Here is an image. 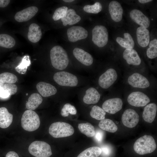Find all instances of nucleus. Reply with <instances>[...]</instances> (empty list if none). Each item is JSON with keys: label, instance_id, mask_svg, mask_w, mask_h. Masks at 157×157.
<instances>
[{"label": "nucleus", "instance_id": "f257e3e1", "mask_svg": "<svg viewBox=\"0 0 157 157\" xmlns=\"http://www.w3.org/2000/svg\"><path fill=\"white\" fill-rule=\"evenodd\" d=\"M50 57L52 65L56 69H64L68 65L69 60L67 53L61 46L56 45L51 49Z\"/></svg>", "mask_w": 157, "mask_h": 157}, {"label": "nucleus", "instance_id": "f03ea898", "mask_svg": "<svg viewBox=\"0 0 157 157\" xmlns=\"http://www.w3.org/2000/svg\"><path fill=\"white\" fill-rule=\"evenodd\" d=\"M156 147L153 138L147 135H145L137 140L133 146L135 152L140 155L151 153L155 150Z\"/></svg>", "mask_w": 157, "mask_h": 157}, {"label": "nucleus", "instance_id": "7ed1b4c3", "mask_svg": "<svg viewBox=\"0 0 157 157\" xmlns=\"http://www.w3.org/2000/svg\"><path fill=\"white\" fill-rule=\"evenodd\" d=\"M49 134L56 138L66 137L72 135L74 129L69 124L63 122H54L50 126L49 130Z\"/></svg>", "mask_w": 157, "mask_h": 157}, {"label": "nucleus", "instance_id": "20e7f679", "mask_svg": "<svg viewBox=\"0 0 157 157\" xmlns=\"http://www.w3.org/2000/svg\"><path fill=\"white\" fill-rule=\"evenodd\" d=\"M21 122L23 129L30 132L36 130L40 125V119L38 114L33 110H28L23 113Z\"/></svg>", "mask_w": 157, "mask_h": 157}, {"label": "nucleus", "instance_id": "39448f33", "mask_svg": "<svg viewBox=\"0 0 157 157\" xmlns=\"http://www.w3.org/2000/svg\"><path fill=\"white\" fill-rule=\"evenodd\" d=\"M28 151L31 154L35 157H49L52 154L50 145L42 141L32 142L29 146Z\"/></svg>", "mask_w": 157, "mask_h": 157}, {"label": "nucleus", "instance_id": "423d86ee", "mask_svg": "<svg viewBox=\"0 0 157 157\" xmlns=\"http://www.w3.org/2000/svg\"><path fill=\"white\" fill-rule=\"evenodd\" d=\"M92 40L98 47H103L107 44L108 34L105 26L101 25L95 26L92 30Z\"/></svg>", "mask_w": 157, "mask_h": 157}, {"label": "nucleus", "instance_id": "0eeeda50", "mask_svg": "<svg viewBox=\"0 0 157 157\" xmlns=\"http://www.w3.org/2000/svg\"><path fill=\"white\" fill-rule=\"evenodd\" d=\"M53 79L57 83L62 86L74 87L78 83L76 76L65 71L56 72L54 74Z\"/></svg>", "mask_w": 157, "mask_h": 157}, {"label": "nucleus", "instance_id": "6e6552de", "mask_svg": "<svg viewBox=\"0 0 157 157\" xmlns=\"http://www.w3.org/2000/svg\"><path fill=\"white\" fill-rule=\"evenodd\" d=\"M117 78V74L116 70L113 68H110L100 76L98 83L102 88L107 89L115 83Z\"/></svg>", "mask_w": 157, "mask_h": 157}, {"label": "nucleus", "instance_id": "1a4fd4ad", "mask_svg": "<svg viewBox=\"0 0 157 157\" xmlns=\"http://www.w3.org/2000/svg\"><path fill=\"white\" fill-rule=\"evenodd\" d=\"M127 101L131 106L135 107H142L146 106L150 101L148 97L139 91L132 92L128 96Z\"/></svg>", "mask_w": 157, "mask_h": 157}, {"label": "nucleus", "instance_id": "9d476101", "mask_svg": "<svg viewBox=\"0 0 157 157\" xmlns=\"http://www.w3.org/2000/svg\"><path fill=\"white\" fill-rule=\"evenodd\" d=\"M67 35L69 41L75 42L86 38L88 35L87 31L80 26H74L69 28Z\"/></svg>", "mask_w": 157, "mask_h": 157}, {"label": "nucleus", "instance_id": "9b49d317", "mask_svg": "<svg viewBox=\"0 0 157 157\" xmlns=\"http://www.w3.org/2000/svg\"><path fill=\"white\" fill-rule=\"evenodd\" d=\"M139 116L133 109H128L123 113L122 117L123 124L126 126L132 128L136 126L139 121Z\"/></svg>", "mask_w": 157, "mask_h": 157}, {"label": "nucleus", "instance_id": "f8f14e48", "mask_svg": "<svg viewBox=\"0 0 157 157\" xmlns=\"http://www.w3.org/2000/svg\"><path fill=\"white\" fill-rule=\"evenodd\" d=\"M123 101L119 98H115L105 101L102 105V109L106 112L114 114L121 110L122 107Z\"/></svg>", "mask_w": 157, "mask_h": 157}, {"label": "nucleus", "instance_id": "ddd939ff", "mask_svg": "<svg viewBox=\"0 0 157 157\" xmlns=\"http://www.w3.org/2000/svg\"><path fill=\"white\" fill-rule=\"evenodd\" d=\"M129 84L134 88H144L150 85L148 79L141 74L135 73L130 75L128 79Z\"/></svg>", "mask_w": 157, "mask_h": 157}, {"label": "nucleus", "instance_id": "4468645a", "mask_svg": "<svg viewBox=\"0 0 157 157\" xmlns=\"http://www.w3.org/2000/svg\"><path fill=\"white\" fill-rule=\"evenodd\" d=\"M38 10L35 6H31L17 12L15 16V19L18 22L27 21L33 17Z\"/></svg>", "mask_w": 157, "mask_h": 157}, {"label": "nucleus", "instance_id": "2eb2a0df", "mask_svg": "<svg viewBox=\"0 0 157 157\" xmlns=\"http://www.w3.org/2000/svg\"><path fill=\"white\" fill-rule=\"evenodd\" d=\"M131 18L140 26L146 28L150 25V21L149 18L140 10L133 9L130 13Z\"/></svg>", "mask_w": 157, "mask_h": 157}, {"label": "nucleus", "instance_id": "dca6fc26", "mask_svg": "<svg viewBox=\"0 0 157 157\" xmlns=\"http://www.w3.org/2000/svg\"><path fill=\"white\" fill-rule=\"evenodd\" d=\"M108 10L113 20L116 22H118L121 20L123 10L119 2L115 1L110 2L109 5Z\"/></svg>", "mask_w": 157, "mask_h": 157}, {"label": "nucleus", "instance_id": "f3484780", "mask_svg": "<svg viewBox=\"0 0 157 157\" xmlns=\"http://www.w3.org/2000/svg\"><path fill=\"white\" fill-rule=\"evenodd\" d=\"M73 53L75 58L83 64L88 66L92 64L93 58L92 56L83 50L75 48L74 49Z\"/></svg>", "mask_w": 157, "mask_h": 157}, {"label": "nucleus", "instance_id": "a211bd4d", "mask_svg": "<svg viewBox=\"0 0 157 157\" xmlns=\"http://www.w3.org/2000/svg\"><path fill=\"white\" fill-rule=\"evenodd\" d=\"M123 58L129 65H139L141 60L137 52L133 49H126L123 53Z\"/></svg>", "mask_w": 157, "mask_h": 157}, {"label": "nucleus", "instance_id": "6ab92c4d", "mask_svg": "<svg viewBox=\"0 0 157 157\" xmlns=\"http://www.w3.org/2000/svg\"><path fill=\"white\" fill-rule=\"evenodd\" d=\"M36 88L40 94L44 97L54 95L57 92V90L54 86L44 82H40L38 83Z\"/></svg>", "mask_w": 157, "mask_h": 157}, {"label": "nucleus", "instance_id": "aec40b11", "mask_svg": "<svg viewBox=\"0 0 157 157\" xmlns=\"http://www.w3.org/2000/svg\"><path fill=\"white\" fill-rule=\"evenodd\" d=\"M137 42L141 47H147L149 44L150 40L149 32L146 28L140 26L136 30Z\"/></svg>", "mask_w": 157, "mask_h": 157}, {"label": "nucleus", "instance_id": "412c9836", "mask_svg": "<svg viewBox=\"0 0 157 157\" xmlns=\"http://www.w3.org/2000/svg\"><path fill=\"white\" fill-rule=\"evenodd\" d=\"M42 33L40 26L35 23L31 24L29 27L28 38L31 42L36 43L41 39Z\"/></svg>", "mask_w": 157, "mask_h": 157}, {"label": "nucleus", "instance_id": "4be33fe9", "mask_svg": "<svg viewBox=\"0 0 157 157\" xmlns=\"http://www.w3.org/2000/svg\"><path fill=\"white\" fill-rule=\"evenodd\" d=\"M157 110V105L155 104L151 103L146 106L142 115L144 121L148 123H152L155 118Z\"/></svg>", "mask_w": 157, "mask_h": 157}, {"label": "nucleus", "instance_id": "5701e85b", "mask_svg": "<svg viewBox=\"0 0 157 157\" xmlns=\"http://www.w3.org/2000/svg\"><path fill=\"white\" fill-rule=\"evenodd\" d=\"M100 97V94L94 88H90L85 91L83 98V101L87 104H94L97 103Z\"/></svg>", "mask_w": 157, "mask_h": 157}, {"label": "nucleus", "instance_id": "b1692460", "mask_svg": "<svg viewBox=\"0 0 157 157\" xmlns=\"http://www.w3.org/2000/svg\"><path fill=\"white\" fill-rule=\"evenodd\" d=\"M63 25L66 26L67 25H73L79 22L81 20V17L77 14L74 9L70 8L67 11L65 16L61 19Z\"/></svg>", "mask_w": 157, "mask_h": 157}, {"label": "nucleus", "instance_id": "393cba45", "mask_svg": "<svg viewBox=\"0 0 157 157\" xmlns=\"http://www.w3.org/2000/svg\"><path fill=\"white\" fill-rule=\"evenodd\" d=\"M13 115L5 107L0 108V127L5 129L8 127L13 120Z\"/></svg>", "mask_w": 157, "mask_h": 157}, {"label": "nucleus", "instance_id": "a878e982", "mask_svg": "<svg viewBox=\"0 0 157 157\" xmlns=\"http://www.w3.org/2000/svg\"><path fill=\"white\" fill-rule=\"evenodd\" d=\"M42 97L37 93H33L29 97L26 104V107L28 110H33L36 109L42 102Z\"/></svg>", "mask_w": 157, "mask_h": 157}, {"label": "nucleus", "instance_id": "bb28decb", "mask_svg": "<svg viewBox=\"0 0 157 157\" xmlns=\"http://www.w3.org/2000/svg\"><path fill=\"white\" fill-rule=\"evenodd\" d=\"M124 38L118 37L117 42L122 47L126 49H133L135 45L134 42L131 35L127 33H124Z\"/></svg>", "mask_w": 157, "mask_h": 157}, {"label": "nucleus", "instance_id": "cd10ccee", "mask_svg": "<svg viewBox=\"0 0 157 157\" xmlns=\"http://www.w3.org/2000/svg\"><path fill=\"white\" fill-rule=\"evenodd\" d=\"M99 126L101 129L111 133L115 132L118 129L114 122L108 119L101 120L99 123Z\"/></svg>", "mask_w": 157, "mask_h": 157}, {"label": "nucleus", "instance_id": "c85d7f7f", "mask_svg": "<svg viewBox=\"0 0 157 157\" xmlns=\"http://www.w3.org/2000/svg\"><path fill=\"white\" fill-rule=\"evenodd\" d=\"M78 129L83 134L89 137L94 136L95 131L94 126L89 123L79 124L78 125Z\"/></svg>", "mask_w": 157, "mask_h": 157}, {"label": "nucleus", "instance_id": "c756f323", "mask_svg": "<svg viewBox=\"0 0 157 157\" xmlns=\"http://www.w3.org/2000/svg\"><path fill=\"white\" fill-rule=\"evenodd\" d=\"M15 39L10 35L6 34H0V46L7 48L13 47L15 44Z\"/></svg>", "mask_w": 157, "mask_h": 157}, {"label": "nucleus", "instance_id": "7c9ffc66", "mask_svg": "<svg viewBox=\"0 0 157 157\" xmlns=\"http://www.w3.org/2000/svg\"><path fill=\"white\" fill-rule=\"evenodd\" d=\"M101 152L100 148L98 147H92L83 151L77 157H98Z\"/></svg>", "mask_w": 157, "mask_h": 157}, {"label": "nucleus", "instance_id": "2f4dec72", "mask_svg": "<svg viewBox=\"0 0 157 157\" xmlns=\"http://www.w3.org/2000/svg\"><path fill=\"white\" fill-rule=\"evenodd\" d=\"M106 114V112L102 108L96 105L92 107L90 113L92 118L98 120L104 119Z\"/></svg>", "mask_w": 157, "mask_h": 157}, {"label": "nucleus", "instance_id": "473e14b6", "mask_svg": "<svg viewBox=\"0 0 157 157\" xmlns=\"http://www.w3.org/2000/svg\"><path fill=\"white\" fill-rule=\"evenodd\" d=\"M17 80V77L13 74L5 72L0 74V82L2 83L13 84L16 83Z\"/></svg>", "mask_w": 157, "mask_h": 157}, {"label": "nucleus", "instance_id": "72a5a7b5", "mask_svg": "<svg viewBox=\"0 0 157 157\" xmlns=\"http://www.w3.org/2000/svg\"><path fill=\"white\" fill-rule=\"evenodd\" d=\"M149 48L147 50L146 54L150 59H154L157 56V40L155 39L149 43Z\"/></svg>", "mask_w": 157, "mask_h": 157}, {"label": "nucleus", "instance_id": "f704fd0d", "mask_svg": "<svg viewBox=\"0 0 157 157\" xmlns=\"http://www.w3.org/2000/svg\"><path fill=\"white\" fill-rule=\"evenodd\" d=\"M102 6L101 3L98 2H95L93 5H87L83 7L84 10L88 13L97 14L102 10Z\"/></svg>", "mask_w": 157, "mask_h": 157}, {"label": "nucleus", "instance_id": "c9c22d12", "mask_svg": "<svg viewBox=\"0 0 157 157\" xmlns=\"http://www.w3.org/2000/svg\"><path fill=\"white\" fill-rule=\"evenodd\" d=\"M77 110L75 107L69 103L65 104L61 111V115L64 117H67L69 113L72 115L76 114Z\"/></svg>", "mask_w": 157, "mask_h": 157}, {"label": "nucleus", "instance_id": "e433bc0d", "mask_svg": "<svg viewBox=\"0 0 157 157\" xmlns=\"http://www.w3.org/2000/svg\"><path fill=\"white\" fill-rule=\"evenodd\" d=\"M68 8L66 6H63L57 8L52 16L54 21H56L63 18L65 15Z\"/></svg>", "mask_w": 157, "mask_h": 157}, {"label": "nucleus", "instance_id": "4c0bfd02", "mask_svg": "<svg viewBox=\"0 0 157 157\" xmlns=\"http://www.w3.org/2000/svg\"><path fill=\"white\" fill-rule=\"evenodd\" d=\"M2 87L3 89L8 93L10 96L15 94L17 90V86L13 83H5Z\"/></svg>", "mask_w": 157, "mask_h": 157}, {"label": "nucleus", "instance_id": "58836bf2", "mask_svg": "<svg viewBox=\"0 0 157 157\" xmlns=\"http://www.w3.org/2000/svg\"><path fill=\"white\" fill-rule=\"evenodd\" d=\"M94 139L96 140L99 142H101L103 139V134L101 131H97L95 133L94 136Z\"/></svg>", "mask_w": 157, "mask_h": 157}, {"label": "nucleus", "instance_id": "ea45409f", "mask_svg": "<svg viewBox=\"0 0 157 157\" xmlns=\"http://www.w3.org/2000/svg\"><path fill=\"white\" fill-rule=\"evenodd\" d=\"M101 149L102 154L103 155L105 156H108L109 155L110 150L109 148L107 146H103L100 148Z\"/></svg>", "mask_w": 157, "mask_h": 157}, {"label": "nucleus", "instance_id": "a19ab883", "mask_svg": "<svg viewBox=\"0 0 157 157\" xmlns=\"http://www.w3.org/2000/svg\"><path fill=\"white\" fill-rule=\"evenodd\" d=\"M10 96L8 93L3 89L2 87H0V97L6 98Z\"/></svg>", "mask_w": 157, "mask_h": 157}, {"label": "nucleus", "instance_id": "79ce46f5", "mask_svg": "<svg viewBox=\"0 0 157 157\" xmlns=\"http://www.w3.org/2000/svg\"><path fill=\"white\" fill-rule=\"evenodd\" d=\"M10 2L9 0H0V7L5 8L7 6Z\"/></svg>", "mask_w": 157, "mask_h": 157}, {"label": "nucleus", "instance_id": "37998d69", "mask_svg": "<svg viewBox=\"0 0 157 157\" xmlns=\"http://www.w3.org/2000/svg\"><path fill=\"white\" fill-rule=\"evenodd\" d=\"M6 157H19V156L15 152L10 151L6 154Z\"/></svg>", "mask_w": 157, "mask_h": 157}, {"label": "nucleus", "instance_id": "c03bdc74", "mask_svg": "<svg viewBox=\"0 0 157 157\" xmlns=\"http://www.w3.org/2000/svg\"><path fill=\"white\" fill-rule=\"evenodd\" d=\"M138 1L141 3H144L151 2L152 0H139Z\"/></svg>", "mask_w": 157, "mask_h": 157}, {"label": "nucleus", "instance_id": "a18cd8bd", "mask_svg": "<svg viewBox=\"0 0 157 157\" xmlns=\"http://www.w3.org/2000/svg\"><path fill=\"white\" fill-rule=\"evenodd\" d=\"M63 1L66 2H71L74 1V0H64Z\"/></svg>", "mask_w": 157, "mask_h": 157}]
</instances>
